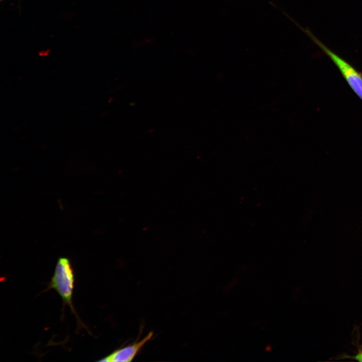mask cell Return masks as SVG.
<instances>
[{
	"label": "cell",
	"mask_w": 362,
	"mask_h": 362,
	"mask_svg": "<svg viewBox=\"0 0 362 362\" xmlns=\"http://www.w3.org/2000/svg\"><path fill=\"white\" fill-rule=\"evenodd\" d=\"M2 1V0H1Z\"/></svg>",
	"instance_id": "6"
},
{
	"label": "cell",
	"mask_w": 362,
	"mask_h": 362,
	"mask_svg": "<svg viewBox=\"0 0 362 362\" xmlns=\"http://www.w3.org/2000/svg\"><path fill=\"white\" fill-rule=\"evenodd\" d=\"M342 358L362 362V350H359L358 352L354 355H344Z\"/></svg>",
	"instance_id": "4"
},
{
	"label": "cell",
	"mask_w": 362,
	"mask_h": 362,
	"mask_svg": "<svg viewBox=\"0 0 362 362\" xmlns=\"http://www.w3.org/2000/svg\"><path fill=\"white\" fill-rule=\"evenodd\" d=\"M153 335V332L151 331L141 340L117 349L98 361L109 362L131 361L143 346L151 339Z\"/></svg>",
	"instance_id": "3"
},
{
	"label": "cell",
	"mask_w": 362,
	"mask_h": 362,
	"mask_svg": "<svg viewBox=\"0 0 362 362\" xmlns=\"http://www.w3.org/2000/svg\"><path fill=\"white\" fill-rule=\"evenodd\" d=\"M74 286V274L70 260L65 257L59 258L47 290L52 289L56 291L61 298L64 305L69 306L79 322L72 303Z\"/></svg>",
	"instance_id": "1"
},
{
	"label": "cell",
	"mask_w": 362,
	"mask_h": 362,
	"mask_svg": "<svg viewBox=\"0 0 362 362\" xmlns=\"http://www.w3.org/2000/svg\"><path fill=\"white\" fill-rule=\"evenodd\" d=\"M271 348H272L271 346L269 345H268L266 347L265 350H266V351H269L271 350Z\"/></svg>",
	"instance_id": "5"
},
{
	"label": "cell",
	"mask_w": 362,
	"mask_h": 362,
	"mask_svg": "<svg viewBox=\"0 0 362 362\" xmlns=\"http://www.w3.org/2000/svg\"><path fill=\"white\" fill-rule=\"evenodd\" d=\"M298 26L299 25H298ZM299 27L331 60L338 68L350 88L362 101V73L359 72L347 61L329 49L308 29H304L300 26Z\"/></svg>",
	"instance_id": "2"
}]
</instances>
